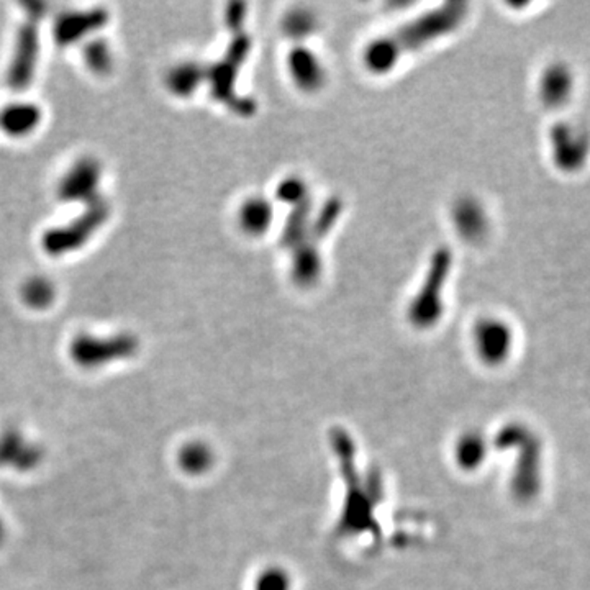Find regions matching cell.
<instances>
[{"label":"cell","instance_id":"cell-3","mask_svg":"<svg viewBox=\"0 0 590 590\" xmlns=\"http://www.w3.org/2000/svg\"><path fill=\"white\" fill-rule=\"evenodd\" d=\"M515 346V333L502 319H484L474 331V348L487 366H502L511 360Z\"/></svg>","mask_w":590,"mask_h":590},{"label":"cell","instance_id":"cell-2","mask_svg":"<svg viewBox=\"0 0 590 590\" xmlns=\"http://www.w3.org/2000/svg\"><path fill=\"white\" fill-rule=\"evenodd\" d=\"M536 92L548 111L566 109L578 92V72L568 61H551L540 72Z\"/></svg>","mask_w":590,"mask_h":590},{"label":"cell","instance_id":"cell-5","mask_svg":"<svg viewBox=\"0 0 590 590\" xmlns=\"http://www.w3.org/2000/svg\"><path fill=\"white\" fill-rule=\"evenodd\" d=\"M253 590H292L289 572L282 568H266L256 576Z\"/></svg>","mask_w":590,"mask_h":590},{"label":"cell","instance_id":"cell-4","mask_svg":"<svg viewBox=\"0 0 590 590\" xmlns=\"http://www.w3.org/2000/svg\"><path fill=\"white\" fill-rule=\"evenodd\" d=\"M487 456L486 438L476 433H464L454 445V460L460 464L461 470H474L479 468Z\"/></svg>","mask_w":590,"mask_h":590},{"label":"cell","instance_id":"cell-1","mask_svg":"<svg viewBox=\"0 0 590 590\" xmlns=\"http://www.w3.org/2000/svg\"><path fill=\"white\" fill-rule=\"evenodd\" d=\"M546 148L553 168L564 176H576L590 164V129L579 120L554 121L548 130Z\"/></svg>","mask_w":590,"mask_h":590}]
</instances>
